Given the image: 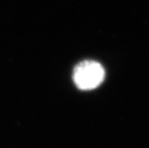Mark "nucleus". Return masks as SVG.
I'll use <instances>...</instances> for the list:
<instances>
[{
	"label": "nucleus",
	"instance_id": "nucleus-1",
	"mask_svg": "<svg viewBox=\"0 0 149 148\" xmlns=\"http://www.w3.org/2000/svg\"><path fill=\"white\" fill-rule=\"evenodd\" d=\"M104 79L103 66L95 61L79 63L73 71V81L80 90H92L97 88Z\"/></svg>",
	"mask_w": 149,
	"mask_h": 148
}]
</instances>
